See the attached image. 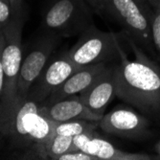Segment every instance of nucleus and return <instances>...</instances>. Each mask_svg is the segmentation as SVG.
Returning <instances> with one entry per match:
<instances>
[{"mask_svg":"<svg viewBox=\"0 0 160 160\" xmlns=\"http://www.w3.org/2000/svg\"><path fill=\"white\" fill-rule=\"evenodd\" d=\"M79 96L86 108L103 116L108 105L116 97L114 67H108L105 73L88 88L82 91Z\"/></svg>","mask_w":160,"mask_h":160,"instance_id":"nucleus-13","label":"nucleus"},{"mask_svg":"<svg viewBox=\"0 0 160 160\" xmlns=\"http://www.w3.org/2000/svg\"><path fill=\"white\" fill-rule=\"evenodd\" d=\"M154 151H155V152H156V156H157V158H159L160 159V140L155 144V146H154Z\"/></svg>","mask_w":160,"mask_h":160,"instance_id":"nucleus-22","label":"nucleus"},{"mask_svg":"<svg viewBox=\"0 0 160 160\" xmlns=\"http://www.w3.org/2000/svg\"><path fill=\"white\" fill-rule=\"evenodd\" d=\"M99 128L107 133L133 140L146 139L152 134L149 119L128 108H118L104 114Z\"/></svg>","mask_w":160,"mask_h":160,"instance_id":"nucleus-6","label":"nucleus"},{"mask_svg":"<svg viewBox=\"0 0 160 160\" xmlns=\"http://www.w3.org/2000/svg\"><path fill=\"white\" fill-rule=\"evenodd\" d=\"M2 30L5 44L1 58L4 82L0 100V125L6 121L18 103V82L22 64V19L19 14L13 16Z\"/></svg>","mask_w":160,"mask_h":160,"instance_id":"nucleus-3","label":"nucleus"},{"mask_svg":"<svg viewBox=\"0 0 160 160\" xmlns=\"http://www.w3.org/2000/svg\"><path fill=\"white\" fill-rule=\"evenodd\" d=\"M55 44L56 40L53 38L44 39L23 61L18 82V101L29 95L32 84L36 82L44 69Z\"/></svg>","mask_w":160,"mask_h":160,"instance_id":"nucleus-8","label":"nucleus"},{"mask_svg":"<svg viewBox=\"0 0 160 160\" xmlns=\"http://www.w3.org/2000/svg\"><path fill=\"white\" fill-rule=\"evenodd\" d=\"M107 69L108 66L105 62L80 68L50 94L49 104H54L61 100L80 94L92 85Z\"/></svg>","mask_w":160,"mask_h":160,"instance_id":"nucleus-12","label":"nucleus"},{"mask_svg":"<svg viewBox=\"0 0 160 160\" xmlns=\"http://www.w3.org/2000/svg\"><path fill=\"white\" fill-rule=\"evenodd\" d=\"M152 40L153 44L160 58V0L154 7H152Z\"/></svg>","mask_w":160,"mask_h":160,"instance_id":"nucleus-16","label":"nucleus"},{"mask_svg":"<svg viewBox=\"0 0 160 160\" xmlns=\"http://www.w3.org/2000/svg\"><path fill=\"white\" fill-rule=\"evenodd\" d=\"M12 12L10 0H0V29L12 19Z\"/></svg>","mask_w":160,"mask_h":160,"instance_id":"nucleus-17","label":"nucleus"},{"mask_svg":"<svg viewBox=\"0 0 160 160\" xmlns=\"http://www.w3.org/2000/svg\"><path fill=\"white\" fill-rule=\"evenodd\" d=\"M44 149L46 156L55 160L66 152L78 150L73 143V137L61 134H54L45 143Z\"/></svg>","mask_w":160,"mask_h":160,"instance_id":"nucleus-15","label":"nucleus"},{"mask_svg":"<svg viewBox=\"0 0 160 160\" xmlns=\"http://www.w3.org/2000/svg\"><path fill=\"white\" fill-rule=\"evenodd\" d=\"M73 143L78 150L97 157L99 160H151L156 159L146 153H132L117 149L113 145L94 135V132L82 133L73 137Z\"/></svg>","mask_w":160,"mask_h":160,"instance_id":"nucleus-9","label":"nucleus"},{"mask_svg":"<svg viewBox=\"0 0 160 160\" xmlns=\"http://www.w3.org/2000/svg\"><path fill=\"white\" fill-rule=\"evenodd\" d=\"M10 3L12 6V10L13 12V16H18L21 11L22 0H10Z\"/></svg>","mask_w":160,"mask_h":160,"instance_id":"nucleus-20","label":"nucleus"},{"mask_svg":"<svg viewBox=\"0 0 160 160\" xmlns=\"http://www.w3.org/2000/svg\"><path fill=\"white\" fill-rule=\"evenodd\" d=\"M65 54L75 65L84 67L116 59L121 60L124 51L118 34L101 31L91 25L80 34L77 42Z\"/></svg>","mask_w":160,"mask_h":160,"instance_id":"nucleus-4","label":"nucleus"},{"mask_svg":"<svg viewBox=\"0 0 160 160\" xmlns=\"http://www.w3.org/2000/svg\"><path fill=\"white\" fill-rule=\"evenodd\" d=\"M92 20V8L85 0H52L43 17L46 29L65 36L82 34Z\"/></svg>","mask_w":160,"mask_h":160,"instance_id":"nucleus-5","label":"nucleus"},{"mask_svg":"<svg viewBox=\"0 0 160 160\" xmlns=\"http://www.w3.org/2000/svg\"><path fill=\"white\" fill-rule=\"evenodd\" d=\"M38 110L37 102L29 96L19 99L6 121L0 125V130L10 137L14 147H27L32 142L30 138L31 118Z\"/></svg>","mask_w":160,"mask_h":160,"instance_id":"nucleus-7","label":"nucleus"},{"mask_svg":"<svg viewBox=\"0 0 160 160\" xmlns=\"http://www.w3.org/2000/svg\"><path fill=\"white\" fill-rule=\"evenodd\" d=\"M134 58L128 60L126 54L114 66L116 97L136 108L146 115H160V66L146 55L137 43L123 33Z\"/></svg>","mask_w":160,"mask_h":160,"instance_id":"nucleus-1","label":"nucleus"},{"mask_svg":"<svg viewBox=\"0 0 160 160\" xmlns=\"http://www.w3.org/2000/svg\"><path fill=\"white\" fill-rule=\"evenodd\" d=\"M147 1L150 3V5H151L152 7H154V6L156 5V3L158 2V0H147Z\"/></svg>","mask_w":160,"mask_h":160,"instance_id":"nucleus-23","label":"nucleus"},{"mask_svg":"<svg viewBox=\"0 0 160 160\" xmlns=\"http://www.w3.org/2000/svg\"><path fill=\"white\" fill-rule=\"evenodd\" d=\"M5 44V37L2 28L0 29V100L2 97L3 93V82H4V76H3V69H2V62H1V58H2V51Z\"/></svg>","mask_w":160,"mask_h":160,"instance_id":"nucleus-19","label":"nucleus"},{"mask_svg":"<svg viewBox=\"0 0 160 160\" xmlns=\"http://www.w3.org/2000/svg\"><path fill=\"white\" fill-rule=\"evenodd\" d=\"M97 127H99V122L86 120H75L69 122L56 123L55 134L75 137L82 133L94 132V129Z\"/></svg>","mask_w":160,"mask_h":160,"instance_id":"nucleus-14","label":"nucleus"},{"mask_svg":"<svg viewBox=\"0 0 160 160\" xmlns=\"http://www.w3.org/2000/svg\"><path fill=\"white\" fill-rule=\"evenodd\" d=\"M38 111L41 115L56 123L75 120L100 122L103 117L86 108L79 95L71 96L54 104H49V106L46 107H40L38 108Z\"/></svg>","mask_w":160,"mask_h":160,"instance_id":"nucleus-11","label":"nucleus"},{"mask_svg":"<svg viewBox=\"0 0 160 160\" xmlns=\"http://www.w3.org/2000/svg\"><path fill=\"white\" fill-rule=\"evenodd\" d=\"M85 1L90 5V7H91L94 11H97V8H98V5H99L100 0H85Z\"/></svg>","mask_w":160,"mask_h":160,"instance_id":"nucleus-21","label":"nucleus"},{"mask_svg":"<svg viewBox=\"0 0 160 160\" xmlns=\"http://www.w3.org/2000/svg\"><path fill=\"white\" fill-rule=\"evenodd\" d=\"M57 160H99V159L81 150H75L59 156Z\"/></svg>","mask_w":160,"mask_h":160,"instance_id":"nucleus-18","label":"nucleus"},{"mask_svg":"<svg viewBox=\"0 0 160 160\" xmlns=\"http://www.w3.org/2000/svg\"><path fill=\"white\" fill-rule=\"evenodd\" d=\"M80 68L82 67L75 65L68 59L65 53L62 54V57L54 61L46 70L42 71L35 89H33L31 95L28 96L36 102L45 100L56 88Z\"/></svg>","mask_w":160,"mask_h":160,"instance_id":"nucleus-10","label":"nucleus"},{"mask_svg":"<svg viewBox=\"0 0 160 160\" xmlns=\"http://www.w3.org/2000/svg\"><path fill=\"white\" fill-rule=\"evenodd\" d=\"M105 12L124 28L144 51L156 56L152 40V7L147 0H100L96 12Z\"/></svg>","mask_w":160,"mask_h":160,"instance_id":"nucleus-2","label":"nucleus"}]
</instances>
